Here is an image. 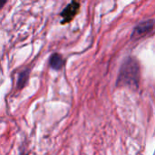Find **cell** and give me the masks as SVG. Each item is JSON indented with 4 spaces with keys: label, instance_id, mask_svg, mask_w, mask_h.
I'll list each match as a JSON object with an SVG mask.
<instances>
[{
    "label": "cell",
    "instance_id": "6da1fadb",
    "mask_svg": "<svg viewBox=\"0 0 155 155\" xmlns=\"http://www.w3.org/2000/svg\"><path fill=\"white\" fill-rule=\"evenodd\" d=\"M139 80H140V65L138 62L133 57H129L125 59L119 72L117 85L120 86L126 85L134 88L139 85Z\"/></svg>",
    "mask_w": 155,
    "mask_h": 155
},
{
    "label": "cell",
    "instance_id": "7a4b0ae2",
    "mask_svg": "<svg viewBox=\"0 0 155 155\" xmlns=\"http://www.w3.org/2000/svg\"><path fill=\"white\" fill-rule=\"evenodd\" d=\"M79 9H80V4L78 2L73 1L69 5H67L66 7L60 14V15L63 17L62 24L64 25L71 22L79 12Z\"/></svg>",
    "mask_w": 155,
    "mask_h": 155
},
{
    "label": "cell",
    "instance_id": "3957f363",
    "mask_svg": "<svg viewBox=\"0 0 155 155\" xmlns=\"http://www.w3.org/2000/svg\"><path fill=\"white\" fill-rule=\"evenodd\" d=\"M153 28V20L142 22L134 28V30L133 32V35H132V37L133 38L141 37L142 35H146L147 33L152 31Z\"/></svg>",
    "mask_w": 155,
    "mask_h": 155
},
{
    "label": "cell",
    "instance_id": "277c9868",
    "mask_svg": "<svg viewBox=\"0 0 155 155\" xmlns=\"http://www.w3.org/2000/svg\"><path fill=\"white\" fill-rule=\"evenodd\" d=\"M63 64H64V60H63V57L57 54V53H54V54L51 55V58H50V65L53 69L58 71L60 70L62 67H63Z\"/></svg>",
    "mask_w": 155,
    "mask_h": 155
},
{
    "label": "cell",
    "instance_id": "5b68a950",
    "mask_svg": "<svg viewBox=\"0 0 155 155\" xmlns=\"http://www.w3.org/2000/svg\"><path fill=\"white\" fill-rule=\"evenodd\" d=\"M28 77H29V70L28 69L25 70L19 74L18 80H17V87L19 89H22L25 85V84L28 80Z\"/></svg>",
    "mask_w": 155,
    "mask_h": 155
},
{
    "label": "cell",
    "instance_id": "8992f818",
    "mask_svg": "<svg viewBox=\"0 0 155 155\" xmlns=\"http://www.w3.org/2000/svg\"><path fill=\"white\" fill-rule=\"evenodd\" d=\"M6 4V1H0V9Z\"/></svg>",
    "mask_w": 155,
    "mask_h": 155
}]
</instances>
